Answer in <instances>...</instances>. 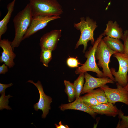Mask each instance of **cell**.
Wrapping results in <instances>:
<instances>
[{
	"instance_id": "obj_1",
	"label": "cell",
	"mask_w": 128,
	"mask_h": 128,
	"mask_svg": "<svg viewBox=\"0 0 128 128\" xmlns=\"http://www.w3.org/2000/svg\"><path fill=\"white\" fill-rule=\"evenodd\" d=\"M33 15L30 5L29 3L22 10L19 12L13 19L15 36L11 42L13 50L19 46L23 38L31 23Z\"/></svg>"
},
{
	"instance_id": "obj_2",
	"label": "cell",
	"mask_w": 128,
	"mask_h": 128,
	"mask_svg": "<svg viewBox=\"0 0 128 128\" xmlns=\"http://www.w3.org/2000/svg\"><path fill=\"white\" fill-rule=\"evenodd\" d=\"M80 19L79 22L73 24L74 27L80 32V36L76 44L75 49L78 48L80 45H83V51L84 53L87 49L88 41H91V44L93 45L95 43L94 32L97 27V25L95 21L88 16L85 18L81 17Z\"/></svg>"
},
{
	"instance_id": "obj_3",
	"label": "cell",
	"mask_w": 128,
	"mask_h": 128,
	"mask_svg": "<svg viewBox=\"0 0 128 128\" xmlns=\"http://www.w3.org/2000/svg\"><path fill=\"white\" fill-rule=\"evenodd\" d=\"M33 16H59L63 13L61 6L56 0H29Z\"/></svg>"
},
{
	"instance_id": "obj_4",
	"label": "cell",
	"mask_w": 128,
	"mask_h": 128,
	"mask_svg": "<svg viewBox=\"0 0 128 128\" xmlns=\"http://www.w3.org/2000/svg\"><path fill=\"white\" fill-rule=\"evenodd\" d=\"M117 51H114L109 48L102 38L98 44L95 52L96 60H98L97 65L102 69L104 77H108L115 82L114 78L112 74L109 67L111 56Z\"/></svg>"
},
{
	"instance_id": "obj_5",
	"label": "cell",
	"mask_w": 128,
	"mask_h": 128,
	"mask_svg": "<svg viewBox=\"0 0 128 128\" xmlns=\"http://www.w3.org/2000/svg\"><path fill=\"white\" fill-rule=\"evenodd\" d=\"M103 36L102 33L100 35L95 41L92 47H90L88 50L85 53V56L87 58L85 63L80 67L76 69L75 73L77 74L87 71H91L96 73L98 78L104 77L103 73L101 71L96 64L95 54L97 46Z\"/></svg>"
},
{
	"instance_id": "obj_6",
	"label": "cell",
	"mask_w": 128,
	"mask_h": 128,
	"mask_svg": "<svg viewBox=\"0 0 128 128\" xmlns=\"http://www.w3.org/2000/svg\"><path fill=\"white\" fill-rule=\"evenodd\" d=\"M113 57L117 60L119 67L118 71L115 69L111 68L110 69L111 73L114 76L115 82L123 87L127 84V75L128 72V56L124 53L118 52L115 53Z\"/></svg>"
},
{
	"instance_id": "obj_7",
	"label": "cell",
	"mask_w": 128,
	"mask_h": 128,
	"mask_svg": "<svg viewBox=\"0 0 128 128\" xmlns=\"http://www.w3.org/2000/svg\"><path fill=\"white\" fill-rule=\"evenodd\" d=\"M117 88H110L106 85L100 87L105 93L108 102L114 105L117 102L123 103L128 105V92L124 87L116 83Z\"/></svg>"
},
{
	"instance_id": "obj_8",
	"label": "cell",
	"mask_w": 128,
	"mask_h": 128,
	"mask_svg": "<svg viewBox=\"0 0 128 128\" xmlns=\"http://www.w3.org/2000/svg\"><path fill=\"white\" fill-rule=\"evenodd\" d=\"M27 82L33 84L37 89L39 94V99L38 102L33 105V108L37 111L39 110H42V114L41 117L44 119L45 118L48 114L49 110L51 109L50 104L52 102V98L44 93L42 85L40 81L35 83L33 81L29 80Z\"/></svg>"
},
{
	"instance_id": "obj_9",
	"label": "cell",
	"mask_w": 128,
	"mask_h": 128,
	"mask_svg": "<svg viewBox=\"0 0 128 128\" xmlns=\"http://www.w3.org/2000/svg\"><path fill=\"white\" fill-rule=\"evenodd\" d=\"M60 18L59 16H50L40 15L33 16L30 25L24 36L23 40L45 28L50 22Z\"/></svg>"
},
{
	"instance_id": "obj_10",
	"label": "cell",
	"mask_w": 128,
	"mask_h": 128,
	"mask_svg": "<svg viewBox=\"0 0 128 128\" xmlns=\"http://www.w3.org/2000/svg\"><path fill=\"white\" fill-rule=\"evenodd\" d=\"M84 73L85 82L81 94L87 93L90 91L103 86L107 83H114L112 80L107 77L96 78L92 76L87 72Z\"/></svg>"
},
{
	"instance_id": "obj_11",
	"label": "cell",
	"mask_w": 128,
	"mask_h": 128,
	"mask_svg": "<svg viewBox=\"0 0 128 128\" xmlns=\"http://www.w3.org/2000/svg\"><path fill=\"white\" fill-rule=\"evenodd\" d=\"M61 29H54L44 34L40 40L41 48L55 50L61 36Z\"/></svg>"
},
{
	"instance_id": "obj_12",
	"label": "cell",
	"mask_w": 128,
	"mask_h": 128,
	"mask_svg": "<svg viewBox=\"0 0 128 128\" xmlns=\"http://www.w3.org/2000/svg\"><path fill=\"white\" fill-rule=\"evenodd\" d=\"M11 44V42L8 39L0 40V46L3 49L0 57V62H4L9 68H13L15 65L14 60L16 56Z\"/></svg>"
},
{
	"instance_id": "obj_13",
	"label": "cell",
	"mask_w": 128,
	"mask_h": 128,
	"mask_svg": "<svg viewBox=\"0 0 128 128\" xmlns=\"http://www.w3.org/2000/svg\"><path fill=\"white\" fill-rule=\"evenodd\" d=\"M60 110L64 111L67 110H73L81 111L90 114L92 117L95 119L97 113L93 110L84 104L80 100L79 97L76 98L75 101L69 103L62 104L59 106Z\"/></svg>"
},
{
	"instance_id": "obj_14",
	"label": "cell",
	"mask_w": 128,
	"mask_h": 128,
	"mask_svg": "<svg viewBox=\"0 0 128 128\" xmlns=\"http://www.w3.org/2000/svg\"><path fill=\"white\" fill-rule=\"evenodd\" d=\"M91 108L94 112L101 115L115 117L118 115L119 110L116 106L108 102L106 103H101L92 106Z\"/></svg>"
},
{
	"instance_id": "obj_15",
	"label": "cell",
	"mask_w": 128,
	"mask_h": 128,
	"mask_svg": "<svg viewBox=\"0 0 128 128\" xmlns=\"http://www.w3.org/2000/svg\"><path fill=\"white\" fill-rule=\"evenodd\" d=\"M123 30L116 21L113 22L108 21L106 24V27L102 33L103 36L105 35L114 38L122 39L123 33Z\"/></svg>"
},
{
	"instance_id": "obj_16",
	"label": "cell",
	"mask_w": 128,
	"mask_h": 128,
	"mask_svg": "<svg viewBox=\"0 0 128 128\" xmlns=\"http://www.w3.org/2000/svg\"><path fill=\"white\" fill-rule=\"evenodd\" d=\"M16 0H13L7 5V14L4 18L0 21V40L2 35L4 34L7 29V25L9 21L12 13L14 10L15 2Z\"/></svg>"
},
{
	"instance_id": "obj_17",
	"label": "cell",
	"mask_w": 128,
	"mask_h": 128,
	"mask_svg": "<svg viewBox=\"0 0 128 128\" xmlns=\"http://www.w3.org/2000/svg\"><path fill=\"white\" fill-rule=\"evenodd\" d=\"M103 39L105 44L110 49L118 52L123 53V44L120 39L108 36L105 37Z\"/></svg>"
},
{
	"instance_id": "obj_18",
	"label": "cell",
	"mask_w": 128,
	"mask_h": 128,
	"mask_svg": "<svg viewBox=\"0 0 128 128\" xmlns=\"http://www.w3.org/2000/svg\"><path fill=\"white\" fill-rule=\"evenodd\" d=\"M65 92L68 96V101L70 103L76 99V93L73 83L66 80L64 81Z\"/></svg>"
},
{
	"instance_id": "obj_19",
	"label": "cell",
	"mask_w": 128,
	"mask_h": 128,
	"mask_svg": "<svg viewBox=\"0 0 128 128\" xmlns=\"http://www.w3.org/2000/svg\"><path fill=\"white\" fill-rule=\"evenodd\" d=\"M84 78V73H82L74 81L73 83L75 91L76 98H79L80 97L83 87Z\"/></svg>"
},
{
	"instance_id": "obj_20",
	"label": "cell",
	"mask_w": 128,
	"mask_h": 128,
	"mask_svg": "<svg viewBox=\"0 0 128 128\" xmlns=\"http://www.w3.org/2000/svg\"><path fill=\"white\" fill-rule=\"evenodd\" d=\"M79 98L84 104L90 108L100 104L95 97L89 93H87L83 96H80Z\"/></svg>"
},
{
	"instance_id": "obj_21",
	"label": "cell",
	"mask_w": 128,
	"mask_h": 128,
	"mask_svg": "<svg viewBox=\"0 0 128 128\" xmlns=\"http://www.w3.org/2000/svg\"><path fill=\"white\" fill-rule=\"evenodd\" d=\"M87 93H90L93 95L100 104L106 103L108 102L105 93L100 87L90 91Z\"/></svg>"
},
{
	"instance_id": "obj_22",
	"label": "cell",
	"mask_w": 128,
	"mask_h": 128,
	"mask_svg": "<svg viewBox=\"0 0 128 128\" xmlns=\"http://www.w3.org/2000/svg\"><path fill=\"white\" fill-rule=\"evenodd\" d=\"M40 61L46 67H48V64L52 59L51 50L49 49L41 48Z\"/></svg>"
},
{
	"instance_id": "obj_23",
	"label": "cell",
	"mask_w": 128,
	"mask_h": 128,
	"mask_svg": "<svg viewBox=\"0 0 128 128\" xmlns=\"http://www.w3.org/2000/svg\"><path fill=\"white\" fill-rule=\"evenodd\" d=\"M119 121L116 128H128V116L124 115L121 109L119 110L118 114Z\"/></svg>"
},
{
	"instance_id": "obj_24",
	"label": "cell",
	"mask_w": 128,
	"mask_h": 128,
	"mask_svg": "<svg viewBox=\"0 0 128 128\" xmlns=\"http://www.w3.org/2000/svg\"><path fill=\"white\" fill-rule=\"evenodd\" d=\"M1 94L0 97V110H2L4 109L7 110H11V107L8 105L9 99L12 96L9 94L7 96L5 95V92Z\"/></svg>"
},
{
	"instance_id": "obj_25",
	"label": "cell",
	"mask_w": 128,
	"mask_h": 128,
	"mask_svg": "<svg viewBox=\"0 0 128 128\" xmlns=\"http://www.w3.org/2000/svg\"><path fill=\"white\" fill-rule=\"evenodd\" d=\"M122 39L124 42L123 53L128 56V30L124 31Z\"/></svg>"
},
{
	"instance_id": "obj_26",
	"label": "cell",
	"mask_w": 128,
	"mask_h": 128,
	"mask_svg": "<svg viewBox=\"0 0 128 128\" xmlns=\"http://www.w3.org/2000/svg\"><path fill=\"white\" fill-rule=\"evenodd\" d=\"M66 63L68 66L72 68L78 67L79 64H81L77 59V57L68 58L67 59Z\"/></svg>"
},
{
	"instance_id": "obj_27",
	"label": "cell",
	"mask_w": 128,
	"mask_h": 128,
	"mask_svg": "<svg viewBox=\"0 0 128 128\" xmlns=\"http://www.w3.org/2000/svg\"><path fill=\"white\" fill-rule=\"evenodd\" d=\"M13 85L12 83L8 84H3L0 83V94H1L5 92V90L7 88L11 87Z\"/></svg>"
},
{
	"instance_id": "obj_28",
	"label": "cell",
	"mask_w": 128,
	"mask_h": 128,
	"mask_svg": "<svg viewBox=\"0 0 128 128\" xmlns=\"http://www.w3.org/2000/svg\"><path fill=\"white\" fill-rule=\"evenodd\" d=\"M8 66L5 63L0 66V74H5L8 70Z\"/></svg>"
},
{
	"instance_id": "obj_29",
	"label": "cell",
	"mask_w": 128,
	"mask_h": 128,
	"mask_svg": "<svg viewBox=\"0 0 128 128\" xmlns=\"http://www.w3.org/2000/svg\"><path fill=\"white\" fill-rule=\"evenodd\" d=\"M55 127L56 128H69L68 126L67 125H64L62 123L61 121H60L58 124L55 123Z\"/></svg>"
},
{
	"instance_id": "obj_30",
	"label": "cell",
	"mask_w": 128,
	"mask_h": 128,
	"mask_svg": "<svg viewBox=\"0 0 128 128\" xmlns=\"http://www.w3.org/2000/svg\"><path fill=\"white\" fill-rule=\"evenodd\" d=\"M127 83L125 87H124L125 88V89H126L128 92V72L127 75Z\"/></svg>"
}]
</instances>
